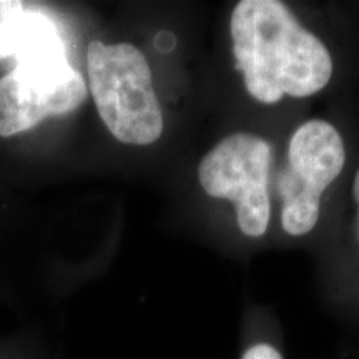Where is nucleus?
<instances>
[{
  "label": "nucleus",
  "instance_id": "nucleus-1",
  "mask_svg": "<svg viewBox=\"0 0 359 359\" xmlns=\"http://www.w3.org/2000/svg\"><path fill=\"white\" fill-rule=\"evenodd\" d=\"M230 32L238 69L255 100L276 103L285 95L311 97L333 75L330 52L278 0H241Z\"/></svg>",
  "mask_w": 359,
  "mask_h": 359
},
{
  "label": "nucleus",
  "instance_id": "nucleus-2",
  "mask_svg": "<svg viewBox=\"0 0 359 359\" xmlns=\"http://www.w3.org/2000/svg\"><path fill=\"white\" fill-rule=\"evenodd\" d=\"M92 97L105 127L127 145H150L163 115L145 55L132 43L92 42L87 52Z\"/></svg>",
  "mask_w": 359,
  "mask_h": 359
},
{
  "label": "nucleus",
  "instance_id": "nucleus-3",
  "mask_svg": "<svg viewBox=\"0 0 359 359\" xmlns=\"http://www.w3.org/2000/svg\"><path fill=\"white\" fill-rule=\"evenodd\" d=\"M269 165V143L258 135L240 132L223 138L198 167L201 188L213 198L233 201L238 226L246 236H263L268 230Z\"/></svg>",
  "mask_w": 359,
  "mask_h": 359
},
{
  "label": "nucleus",
  "instance_id": "nucleus-4",
  "mask_svg": "<svg viewBox=\"0 0 359 359\" xmlns=\"http://www.w3.org/2000/svg\"><path fill=\"white\" fill-rule=\"evenodd\" d=\"M85 97L87 87L67 52L19 58L0 79V137L30 130L45 116L69 114Z\"/></svg>",
  "mask_w": 359,
  "mask_h": 359
},
{
  "label": "nucleus",
  "instance_id": "nucleus-5",
  "mask_svg": "<svg viewBox=\"0 0 359 359\" xmlns=\"http://www.w3.org/2000/svg\"><path fill=\"white\" fill-rule=\"evenodd\" d=\"M346 151L341 135L323 120H309L293 133L288 170L283 173L281 223L293 236L306 235L320 218L321 195L338 178Z\"/></svg>",
  "mask_w": 359,
  "mask_h": 359
},
{
  "label": "nucleus",
  "instance_id": "nucleus-6",
  "mask_svg": "<svg viewBox=\"0 0 359 359\" xmlns=\"http://www.w3.org/2000/svg\"><path fill=\"white\" fill-rule=\"evenodd\" d=\"M27 8L15 0H0V60L13 58L24 34Z\"/></svg>",
  "mask_w": 359,
  "mask_h": 359
},
{
  "label": "nucleus",
  "instance_id": "nucleus-7",
  "mask_svg": "<svg viewBox=\"0 0 359 359\" xmlns=\"http://www.w3.org/2000/svg\"><path fill=\"white\" fill-rule=\"evenodd\" d=\"M241 359H283L281 354L269 344H257L250 348Z\"/></svg>",
  "mask_w": 359,
  "mask_h": 359
},
{
  "label": "nucleus",
  "instance_id": "nucleus-8",
  "mask_svg": "<svg viewBox=\"0 0 359 359\" xmlns=\"http://www.w3.org/2000/svg\"><path fill=\"white\" fill-rule=\"evenodd\" d=\"M353 195H354V200H356V203H358V213H359V170L356 173V178H354ZM358 226H359V215H358Z\"/></svg>",
  "mask_w": 359,
  "mask_h": 359
}]
</instances>
